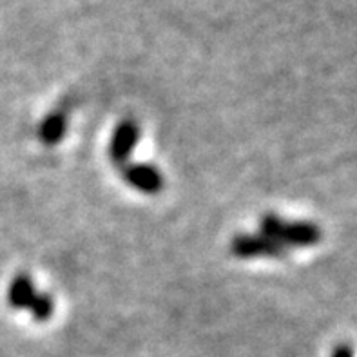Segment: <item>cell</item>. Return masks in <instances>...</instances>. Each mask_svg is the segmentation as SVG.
Masks as SVG:
<instances>
[{
  "label": "cell",
  "mask_w": 357,
  "mask_h": 357,
  "mask_svg": "<svg viewBox=\"0 0 357 357\" xmlns=\"http://www.w3.org/2000/svg\"><path fill=\"white\" fill-rule=\"evenodd\" d=\"M332 357H354V350L350 344H340L335 347L334 352H332Z\"/></svg>",
  "instance_id": "cell-8"
},
{
  "label": "cell",
  "mask_w": 357,
  "mask_h": 357,
  "mask_svg": "<svg viewBox=\"0 0 357 357\" xmlns=\"http://www.w3.org/2000/svg\"><path fill=\"white\" fill-rule=\"evenodd\" d=\"M68 131V118L60 111H54L50 116L44 118L38 129V136L45 145H56Z\"/></svg>",
  "instance_id": "cell-5"
},
{
  "label": "cell",
  "mask_w": 357,
  "mask_h": 357,
  "mask_svg": "<svg viewBox=\"0 0 357 357\" xmlns=\"http://www.w3.org/2000/svg\"><path fill=\"white\" fill-rule=\"evenodd\" d=\"M54 310V301L50 294H38L36 292L33 298L31 305H29V312L35 317L36 321H47L53 316Z\"/></svg>",
  "instance_id": "cell-7"
},
{
  "label": "cell",
  "mask_w": 357,
  "mask_h": 357,
  "mask_svg": "<svg viewBox=\"0 0 357 357\" xmlns=\"http://www.w3.org/2000/svg\"><path fill=\"white\" fill-rule=\"evenodd\" d=\"M138 140H140V127L135 120H123V122L118 123L113 132V140L109 145V153H111L113 162L118 165H123L131 156Z\"/></svg>",
  "instance_id": "cell-4"
},
{
  "label": "cell",
  "mask_w": 357,
  "mask_h": 357,
  "mask_svg": "<svg viewBox=\"0 0 357 357\" xmlns=\"http://www.w3.org/2000/svg\"><path fill=\"white\" fill-rule=\"evenodd\" d=\"M231 250L238 258H283L287 247L263 234H240L231 243Z\"/></svg>",
  "instance_id": "cell-2"
},
{
  "label": "cell",
  "mask_w": 357,
  "mask_h": 357,
  "mask_svg": "<svg viewBox=\"0 0 357 357\" xmlns=\"http://www.w3.org/2000/svg\"><path fill=\"white\" fill-rule=\"evenodd\" d=\"M35 294L36 290L31 278L27 274H18L9 287V305L13 308H29Z\"/></svg>",
  "instance_id": "cell-6"
},
{
  "label": "cell",
  "mask_w": 357,
  "mask_h": 357,
  "mask_svg": "<svg viewBox=\"0 0 357 357\" xmlns=\"http://www.w3.org/2000/svg\"><path fill=\"white\" fill-rule=\"evenodd\" d=\"M259 234L281 245L292 247H312L321 241V229L312 222H285L276 214H265L259 222Z\"/></svg>",
  "instance_id": "cell-1"
},
{
  "label": "cell",
  "mask_w": 357,
  "mask_h": 357,
  "mask_svg": "<svg viewBox=\"0 0 357 357\" xmlns=\"http://www.w3.org/2000/svg\"><path fill=\"white\" fill-rule=\"evenodd\" d=\"M122 174L129 185L145 195H156L163 189V174L151 163H126Z\"/></svg>",
  "instance_id": "cell-3"
}]
</instances>
